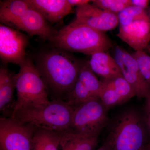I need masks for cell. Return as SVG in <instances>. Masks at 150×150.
Masks as SVG:
<instances>
[{
    "label": "cell",
    "instance_id": "22",
    "mask_svg": "<svg viewBox=\"0 0 150 150\" xmlns=\"http://www.w3.org/2000/svg\"><path fill=\"white\" fill-rule=\"evenodd\" d=\"M88 63L92 71L95 74L103 78V80L110 79L122 75L121 71L100 64L93 59H90Z\"/></svg>",
    "mask_w": 150,
    "mask_h": 150
},
{
    "label": "cell",
    "instance_id": "28",
    "mask_svg": "<svg viewBox=\"0 0 150 150\" xmlns=\"http://www.w3.org/2000/svg\"><path fill=\"white\" fill-rule=\"evenodd\" d=\"M96 150H111L110 149V148L108 147L107 145H105V144H104L101 146L100 147L99 149H98Z\"/></svg>",
    "mask_w": 150,
    "mask_h": 150
},
{
    "label": "cell",
    "instance_id": "24",
    "mask_svg": "<svg viewBox=\"0 0 150 150\" xmlns=\"http://www.w3.org/2000/svg\"><path fill=\"white\" fill-rule=\"evenodd\" d=\"M91 59L94 60L100 64L121 71L115 59L106 53V51L96 52L91 56Z\"/></svg>",
    "mask_w": 150,
    "mask_h": 150
},
{
    "label": "cell",
    "instance_id": "17",
    "mask_svg": "<svg viewBox=\"0 0 150 150\" xmlns=\"http://www.w3.org/2000/svg\"><path fill=\"white\" fill-rule=\"evenodd\" d=\"M30 7L28 0H7L0 3V21L10 26Z\"/></svg>",
    "mask_w": 150,
    "mask_h": 150
},
{
    "label": "cell",
    "instance_id": "12",
    "mask_svg": "<svg viewBox=\"0 0 150 150\" xmlns=\"http://www.w3.org/2000/svg\"><path fill=\"white\" fill-rule=\"evenodd\" d=\"M9 26L50 41L56 32L40 13L30 7Z\"/></svg>",
    "mask_w": 150,
    "mask_h": 150
},
{
    "label": "cell",
    "instance_id": "6",
    "mask_svg": "<svg viewBox=\"0 0 150 150\" xmlns=\"http://www.w3.org/2000/svg\"><path fill=\"white\" fill-rule=\"evenodd\" d=\"M108 111L99 98L84 103L75 108L69 130L99 137L109 121Z\"/></svg>",
    "mask_w": 150,
    "mask_h": 150
},
{
    "label": "cell",
    "instance_id": "5",
    "mask_svg": "<svg viewBox=\"0 0 150 150\" xmlns=\"http://www.w3.org/2000/svg\"><path fill=\"white\" fill-rule=\"evenodd\" d=\"M19 67V71L15 75L17 99L12 112L23 108L40 106L50 101L45 82L31 59L26 58Z\"/></svg>",
    "mask_w": 150,
    "mask_h": 150
},
{
    "label": "cell",
    "instance_id": "29",
    "mask_svg": "<svg viewBox=\"0 0 150 150\" xmlns=\"http://www.w3.org/2000/svg\"><path fill=\"white\" fill-rule=\"evenodd\" d=\"M145 51L147 53H149L150 54V44H149V46H148V47H147V48H146V50H145Z\"/></svg>",
    "mask_w": 150,
    "mask_h": 150
},
{
    "label": "cell",
    "instance_id": "4",
    "mask_svg": "<svg viewBox=\"0 0 150 150\" xmlns=\"http://www.w3.org/2000/svg\"><path fill=\"white\" fill-rule=\"evenodd\" d=\"M146 140L141 115L136 110L129 109L115 118L104 144L111 150H144Z\"/></svg>",
    "mask_w": 150,
    "mask_h": 150
},
{
    "label": "cell",
    "instance_id": "26",
    "mask_svg": "<svg viewBox=\"0 0 150 150\" xmlns=\"http://www.w3.org/2000/svg\"><path fill=\"white\" fill-rule=\"evenodd\" d=\"M131 5L145 9L148 7L149 1L148 0H131Z\"/></svg>",
    "mask_w": 150,
    "mask_h": 150
},
{
    "label": "cell",
    "instance_id": "19",
    "mask_svg": "<svg viewBox=\"0 0 150 150\" xmlns=\"http://www.w3.org/2000/svg\"><path fill=\"white\" fill-rule=\"evenodd\" d=\"M78 79L85 87L91 94L99 98L102 82L98 79L94 73L92 71L88 62L83 63L80 70Z\"/></svg>",
    "mask_w": 150,
    "mask_h": 150
},
{
    "label": "cell",
    "instance_id": "14",
    "mask_svg": "<svg viewBox=\"0 0 150 150\" xmlns=\"http://www.w3.org/2000/svg\"><path fill=\"white\" fill-rule=\"evenodd\" d=\"M30 7L35 9L47 22L61 21L71 12L72 8L67 0H28Z\"/></svg>",
    "mask_w": 150,
    "mask_h": 150
},
{
    "label": "cell",
    "instance_id": "16",
    "mask_svg": "<svg viewBox=\"0 0 150 150\" xmlns=\"http://www.w3.org/2000/svg\"><path fill=\"white\" fill-rule=\"evenodd\" d=\"M98 138L69 130L62 134L60 146L62 150H93L98 143Z\"/></svg>",
    "mask_w": 150,
    "mask_h": 150
},
{
    "label": "cell",
    "instance_id": "15",
    "mask_svg": "<svg viewBox=\"0 0 150 150\" xmlns=\"http://www.w3.org/2000/svg\"><path fill=\"white\" fill-rule=\"evenodd\" d=\"M15 75L7 68L0 69V111L4 117H10L14 102L13 93L16 89Z\"/></svg>",
    "mask_w": 150,
    "mask_h": 150
},
{
    "label": "cell",
    "instance_id": "3",
    "mask_svg": "<svg viewBox=\"0 0 150 150\" xmlns=\"http://www.w3.org/2000/svg\"><path fill=\"white\" fill-rule=\"evenodd\" d=\"M74 108L62 99H54L36 107L23 108L10 117L37 129L64 133L71 128Z\"/></svg>",
    "mask_w": 150,
    "mask_h": 150
},
{
    "label": "cell",
    "instance_id": "18",
    "mask_svg": "<svg viewBox=\"0 0 150 150\" xmlns=\"http://www.w3.org/2000/svg\"><path fill=\"white\" fill-rule=\"evenodd\" d=\"M63 133L36 129L31 150H58Z\"/></svg>",
    "mask_w": 150,
    "mask_h": 150
},
{
    "label": "cell",
    "instance_id": "1",
    "mask_svg": "<svg viewBox=\"0 0 150 150\" xmlns=\"http://www.w3.org/2000/svg\"><path fill=\"white\" fill-rule=\"evenodd\" d=\"M82 64L67 51L59 49L40 54L35 66L46 87L56 96V99H62L74 85Z\"/></svg>",
    "mask_w": 150,
    "mask_h": 150
},
{
    "label": "cell",
    "instance_id": "2",
    "mask_svg": "<svg viewBox=\"0 0 150 150\" xmlns=\"http://www.w3.org/2000/svg\"><path fill=\"white\" fill-rule=\"evenodd\" d=\"M51 42L64 51L90 56L99 51H106L114 45L105 33L75 20L56 31Z\"/></svg>",
    "mask_w": 150,
    "mask_h": 150
},
{
    "label": "cell",
    "instance_id": "10",
    "mask_svg": "<svg viewBox=\"0 0 150 150\" xmlns=\"http://www.w3.org/2000/svg\"><path fill=\"white\" fill-rule=\"evenodd\" d=\"M74 20L103 33L114 29L119 24L117 14L90 4L76 8Z\"/></svg>",
    "mask_w": 150,
    "mask_h": 150
},
{
    "label": "cell",
    "instance_id": "27",
    "mask_svg": "<svg viewBox=\"0 0 150 150\" xmlns=\"http://www.w3.org/2000/svg\"><path fill=\"white\" fill-rule=\"evenodd\" d=\"M67 1L72 8L75 6H76L77 8L87 4H90L92 1H88V0H67Z\"/></svg>",
    "mask_w": 150,
    "mask_h": 150
},
{
    "label": "cell",
    "instance_id": "20",
    "mask_svg": "<svg viewBox=\"0 0 150 150\" xmlns=\"http://www.w3.org/2000/svg\"><path fill=\"white\" fill-rule=\"evenodd\" d=\"M117 15L119 25H127L139 21H150L149 16L144 9L134 6L126 8Z\"/></svg>",
    "mask_w": 150,
    "mask_h": 150
},
{
    "label": "cell",
    "instance_id": "8",
    "mask_svg": "<svg viewBox=\"0 0 150 150\" xmlns=\"http://www.w3.org/2000/svg\"><path fill=\"white\" fill-rule=\"evenodd\" d=\"M28 38L20 30L0 25V56L3 61L20 66L26 59Z\"/></svg>",
    "mask_w": 150,
    "mask_h": 150
},
{
    "label": "cell",
    "instance_id": "30",
    "mask_svg": "<svg viewBox=\"0 0 150 150\" xmlns=\"http://www.w3.org/2000/svg\"><path fill=\"white\" fill-rule=\"evenodd\" d=\"M144 150H150V145H149L147 146H146Z\"/></svg>",
    "mask_w": 150,
    "mask_h": 150
},
{
    "label": "cell",
    "instance_id": "21",
    "mask_svg": "<svg viewBox=\"0 0 150 150\" xmlns=\"http://www.w3.org/2000/svg\"><path fill=\"white\" fill-rule=\"evenodd\" d=\"M91 2L98 8L116 14L131 6V0H93Z\"/></svg>",
    "mask_w": 150,
    "mask_h": 150
},
{
    "label": "cell",
    "instance_id": "11",
    "mask_svg": "<svg viewBox=\"0 0 150 150\" xmlns=\"http://www.w3.org/2000/svg\"><path fill=\"white\" fill-rule=\"evenodd\" d=\"M101 82L99 98L108 110L136 96L133 87L122 75L110 79L103 80Z\"/></svg>",
    "mask_w": 150,
    "mask_h": 150
},
{
    "label": "cell",
    "instance_id": "23",
    "mask_svg": "<svg viewBox=\"0 0 150 150\" xmlns=\"http://www.w3.org/2000/svg\"><path fill=\"white\" fill-rule=\"evenodd\" d=\"M137 62L145 80L150 85V56L144 51H135L132 54Z\"/></svg>",
    "mask_w": 150,
    "mask_h": 150
},
{
    "label": "cell",
    "instance_id": "9",
    "mask_svg": "<svg viewBox=\"0 0 150 150\" xmlns=\"http://www.w3.org/2000/svg\"><path fill=\"white\" fill-rule=\"evenodd\" d=\"M114 58L122 76L134 88L136 96L146 99L150 96V85L142 75L132 54L121 46H117L115 47Z\"/></svg>",
    "mask_w": 150,
    "mask_h": 150
},
{
    "label": "cell",
    "instance_id": "25",
    "mask_svg": "<svg viewBox=\"0 0 150 150\" xmlns=\"http://www.w3.org/2000/svg\"><path fill=\"white\" fill-rule=\"evenodd\" d=\"M145 112H146V121L149 129L150 134V142L149 145H150V96L146 98V105H145Z\"/></svg>",
    "mask_w": 150,
    "mask_h": 150
},
{
    "label": "cell",
    "instance_id": "13",
    "mask_svg": "<svg viewBox=\"0 0 150 150\" xmlns=\"http://www.w3.org/2000/svg\"><path fill=\"white\" fill-rule=\"evenodd\" d=\"M117 36L135 51H145L150 43V21H139L119 25Z\"/></svg>",
    "mask_w": 150,
    "mask_h": 150
},
{
    "label": "cell",
    "instance_id": "7",
    "mask_svg": "<svg viewBox=\"0 0 150 150\" xmlns=\"http://www.w3.org/2000/svg\"><path fill=\"white\" fill-rule=\"evenodd\" d=\"M37 128L11 117L0 118L1 150H31Z\"/></svg>",
    "mask_w": 150,
    "mask_h": 150
},
{
    "label": "cell",
    "instance_id": "31",
    "mask_svg": "<svg viewBox=\"0 0 150 150\" xmlns=\"http://www.w3.org/2000/svg\"><path fill=\"white\" fill-rule=\"evenodd\" d=\"M149 17H150V16Z\"/></svg>",
    "mask_w": 150,
    "mask_h": 150
}]
</instances>
